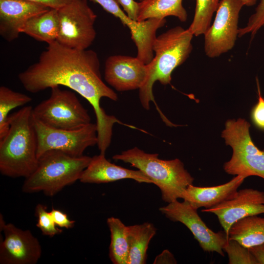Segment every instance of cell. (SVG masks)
I'll return each instance as SVG.
<instances>
[{
  "instance_id": "6da1fadb",
  "label": "cell",
  "mask_w": 264,
  "mask_h": 264,
  "mask_svg": "<svg viewBox=\"0 0 264 264\" xmlns=\"http://www.w3.org/2000/svg\"><path fill=\"white\" fill-rule=\"evenodd\" d=\"M18 78L31 93L63 86L79 94L94 110L98 142L102 144L111 142L113 126L120 122L106 113L100 100L106 97L116 101L118 96L104 82L96 52L69 48L54 41L48 44L36 63L18 74Z\"/></svg>"
},
{
  "instance_id": "7a4b0ae2",
  "label": "cell",
  "mask_w": 264,
  "mask_h": 264,
  "mask_svg": "<svg viewBox=\"0 0 264 264\" xmlns=\"http://www.w3.org/2000/svg\"><path fill=\"white\" fill-rule=\"evenodd\" d=\"M32 107H23L9 114V129L0 139V172L5 176L25 178L38 164V141L32 120Z\"/></svg>"
},
{
  "instance_id": "3957f363",
  "label": "cell",
  "mask_w": 264,
  "mask_h": 264,
  "mask_svg": "<svg viewBox=\"0 0 264 264\" xmlns=\"http://www.w3.org/2000/svg\"><path fill=\"white\" fill-rule=\"evenodd\" d=\"M194 35L187 29L177 26L156 36L154 44V53L152 60L147 64L146 79L139 89V97L142 107L150 109L151 101L154 102L153 93L154 83L169 84L174 70L188 58L193 46Z\"/></svg>"
},
{
  "instance_id": "277c9868",
  "label": "cell",
  "mask_w": 264,
  "mask_h": 264,
  "mask_svg": "<svg viewBox=\"0 0 264 264\" xmlns=\"http://www.w3.org/2000/svg\"><path fill=\"white\" fill-rule=\"evenodd\" d=\"M112 158L141 171L159 188L162 200L168 203L182 198L185 189L194 180L180 159H161L158 154L147 153L136 147L115 154Z\"/></svg>"
},
{
  "instance_id": "5b68a950",
  "label": "cell",
  "mask_w": 264,
  "mask_h": 264,
  "mask_svg": "<svg viewBox=\"0 0 264 264\" xmlns=\"http://www.w3.org/2000/svg\"><path fill=\"white\" fill-rule=\"evenodd\" d=\"M38 159L36 170L25 178L22 190L26 193L43 192L52 197L79 180L91 157H73L60 151L50 150Z\"/></svg>"
},
{
  "instance_id": "8992f818",
  "label": "cell",
  "mask_w": 264,
  "mask_h": 264,
  "mask_svg": "<svg viewBox=\"0 0 264 264\" xmlns=\"http://www.w3.org/2000/svg\"><path fill=\"white\" fill-rule=\"evenodd\" d=\"M250 124L244 119L226 122L222 137L233 149L231 159L223 165L224 171L245 178L257 176L264 179V149L260 150L253 142Z\"/></svg>"
},
{
  "instance_id": "52a82bcc",
  "label": "cell",
  "mask_w": 264,
  "mask_h": 264,
  "mask_svg": "<svg viewBox=\"0 0 264 264\" xmlns=\"http://www.w3.org/2000/svg\"><path fill=\"white\" fill-rule=\"evenodd\" d=\"M50 89V97L33 108V117L47 126L67 130L79 129L91 123L87 110L74 92L60 86Z\"/></svg>"
},
{
  "instance_id": "ba28073f",
  "label": "cell",
  "mask_w": 264,
  "mask_h": 264,
  "mask_svg": "<svg viewBox=\"0 0 264 264\" xmlns=\"http://www.w3.org/2000/svg\"><path fill=\"white\" fill-rule=\"evenodd\" d=\"M59 30L57 41L66 47L87 49L95 39L97 15L87 0H73L57 9Z\"/></svg>"
},
{
  "instance_id": "9c48e42d",
  "label": "cell",
  "mask_w": 264,
  "mask_h": 264,
  "mask_svg": "<svg viewBox=\"0 0 264 264\" xmlns=\"http://www.w3.org/2000/svg\"><path fill=\"white\" fill-rule=\"evenodd\" d=\"M38 141L37 156L47 151L58 150L73 157L84 155L89 147L97 145L96 124L90 123L77 130L58 129L47 126L32 116Z\"/></svg>"
},
{
  "instance_id": "30bf717a",
  "label": "cell",
  "mask_w": 264,
  "mask_h": 264,
  "mask_svg": "<svg viewBox=\"0 0 264 264\" xmlns=\"http://www.w3.org/2000/svg\"><path fill=\"white\" fill-rule=\"evenodd\" d=\"M241 0H221L213 23L204 34L205 54L216 58L232 49L238 37Z\"/></svg>"
},
{
  "instance_id": "8fae6325",
  "label": "cell",
  "mask_w": 264,
  "mask_h": 264,
  "mask_svg": "<svg viewBox=\"0 0 264 264\" xmlns=\"http://www.w3.org/2000/svg\"><path fill=\"white\" fill-rule=\"evenodd\" d=\"M159 210L171 221L185 225L204 251L216 252L224 256L223 247L228 241L225 232H215L210 229L198 215L197 210L189 202L176 200L161 207Z\"/></svg>"
},
{
  "instance_id": "7c38bea8",
  "label": "cell",
  "mask_w": 264,
  "mask_h": 264,
  "mask_svg": "<svg viewBox=\"0 0 264 264\" xmlns=\"http://www.w3.org/2000/svg\"><path fill=\"white\" fill-rule=\"evenodd\" d=\"M0 225L4 236L0 244V264H36L42 255V247L31 231L6 223L1 215Z\"/></svg>"
},
{
  "instance_id": "4fadbf2b",
  "label": "cell",
  "mask_w": 264,
  "mask_h": 264,
  "mask_svg": "<svg viewBox=\"0 0 264 264\" xmlns=\"http://www.w3.org/2000/svg\"><path fill=\"white\" fill-rule=\"evenodd\" d=\"M202 212L214 214L228 237V232L237 221L249 216L264 214V192L253 188L237 191L232 198Z\"/></svg>"
},
{
  "instance_id": "5bb4252c",
  "label": "cell",
  "mask_w": 264,
  "mask_h": 264,
  "mask_svg": "<svg viewBox=\"0 0 264 264\" xmlns=\"http://www.w3.org/2000/svg\"><path fill=\"white\" fill-rule=\"evenodd\" d=\"M147 72V64L137 57L112 55L106 60L104 78L116 90L128 91L140 88Z\"/></svg>"
},
{
  "instance_id": "9a60e30c",
  "label": "cell",
  "mask_w": 264,
  "mask_h": 264,
  "mask_svg": "<svg viewBox=\"0 0 264 264\" xmlns=\"http://www.w3.org/2000/svg\"><path fill=\"white\" fill-rule=\"evenodd\" d=\"M49 9L27 0H0V36L9 42L15 40L29 19Z\"/></svg>"
},
{
  "instance_id": "2e32d148",
  "label": "cell",
  "mask_w": 264,
  "mask_h": 264,
  "mask_svg": "<svg viewBox=\"0 0 264 264\" xmlns=\"http://www.w3.org/2000/svg\"><path fill=\"white\" fill-rule=\"evenodd\" d=\"M124 179H132L140 183L153 184L141 171L128 169L111 163L105 154L91 157L88 167L83 172L79 181L83 183H106Z\"/></svg>"
},
{
  "instance_id": "e0dca14e",
  "label": "cell",
  "mask_w": 264,
  "mask_h": 264,
  "mask_svg": "<svg viewBox=\"0 0 264 264\" xmlns=\"http://www.w3.org/2000/svg\"><path fill=\"white\" fill-rule=\"evenodd\" d=\"M245 178L236 176L225 183L210 187L190 184L184 192L182 199L197 210L202 207L210 208L233 198Z\"/></svg>"
},
{
  "instance_id": "ac0fdd59",
  "label": "cell",
  "mask_w": 264,
  "mask_h": 264,
  "mask_svg": "<svg viewBox=\"0 0 264 264\" xmlns=\"http://www.w3.org/2000/svg\"><path fill=\"white\" fill-rule=\"evenodd\" d=\"M59 30L58 10L50 8L29 19L21 29L20 32L38 41L49 44L57 40Z\"/></svg>"
},
{
  "instance_id": "d6986e66",
  "label": "cell",
  "mask_w": 264,
  "mask_h": 264,
  "mask_svg": "<svg viewBox=\"0 0 264 264\" xmlns=\"http://www.w3.org/2000/svg\"><path fill=\"white\" fill-rule=\"evenodd\" d=\"M129 254L128 264H144L150 241L156 228L152 223L144 222L127 226Z\"/></svg>"
},
{
  "instance_id": "ffe728a7",
  "label": "cell",
  "mask_w": 264,
  "mask_h": 264,
  "mask_svg": "<svg viewBox=\"0 0 264 264\" xmlns=\"http://www.w3.org/2000/svg\"><path fill=\"white\" fill-rule=\"evenodd\" d=\"M228 239L247 248L264 243V218L254 215L237 221L229 230Z\"/></svg>"
},
{
  "instance_id": "44dd1931",
  "label": "cell",
  "mask_w": 264,
  "mask_h": 264,
  "mask_svg": "<svg viewBox=\"0 0 264 264\" xmlns=\"http://www.w3.org/2000/svg\"><path fill=\"white\" fill-rule=\"evenodd\" d=\"M174 16L180 22L186 21L188 15L182 5V0H145L139 1L137 22L149 19H165Z\"/></svg>"
},
{
  "instance_id": "7402d4cb",
  "label": "cell",
  "mask_w": 264,
  "mask_h": 264,
  "mask_svg": "<svg viewBox=\"0 0 264 264\" xmlns=\"http://www.w3.org/2000/svg\"><path fill=\"white\" fill-rule=\"evenodd\" d=\"M107 225L110 233L109 257L114 264H128L129 246L127 226L115 217L107 219Z\"/></svg>"
},
{
  "instance_id": "603a6c76",
  "label": "cell",
  "mask_w": 264,
  "mask_h": 264,
  "mask_svg": "<svg viewBox=\"0 0 264 264\" xmlns=\"http://www.w3.org/2000/svg\"><path fill=\"white\" fill-rule=\"evenodd\" d=\"M31 100L32 98L27 95L14 91L5 86L0 87V139L6 135L9 129L10 111L28 104Z\"/></svg>"
},
{
  "instance_id": "cb8c5ba5",
  "label": "cell",
  "mask_w": 264,
  "mask_h": 264,
  "mask_svg": "<svg viewBox=\"0 0 264 264\" xmlns=\"http://www.w3.org/2000/svg\"><path fill=\"white\" fill-rule=\"evenodd\" d=\"M220 0H196L193 20L188 29L194 36L203 35L211 26L212 19Z\"/></svg>"
},
{
  "instance_id": "d4e9b609",
  "label": "cell",
  "mask_w": 264,
  "mask_h": 264,
  "mask_svg": "<svg viewBox=\"0 0 264 264\" xmlns=\"http://www.w3.org/2000/svg\"><path fill=\"white\" fill-rule=\"evenodd\" d=\"M223 250L228 255L229 264H258L248 248L235 240L228 239Z\"/></svg>"
},
{
  "instance_id": "484cf974",
  "label": "cell",
  "mask_w": 264,
  "mask_h": 264,
  "mask_svg": "<svg viewBox=\"0 0 264 264\" xmlns=\"http://www.w3.org/2000/svg\"><path fill=\"white\" fill-rule=\"evenodd\" d=\"M35 213L38 217L36 226L44 235L53 237L60 234L62 230L56 227L50 212L47 211V207L38 204L35 208Z\"/></svg>"
},
{
  "instance_id": "4316f807",
  "label": "cell",
  "mask_w": 264,
  "mask_h": 264,
  "mask_svg": "<svg viewBox=\"0 0 264 264\" xmlns=\"http://www.w3.org/2000/svg\"><path fill=\"white\" fill-rule=\"evenodd\" d=\"M264 26V0H260L255 12L250 16L246 25L239 29L238 37L250 34L255 36L261 28Z\"/></svg>"
},
{
  "instance_id": "83f0119b",
  "label": "cell",
  "mask_w": 264,
  "mask_h": 264,
  "mask_svg": "<svg viewBox=\"0 0 264 264\" xmlns=\"http://www.w3.org/2000/svg\"><path fill=\"white\" fill-rule=\"evenodd\" d=\"M258 101L251 111V119L259 129L264 131V98L262 96L258 77L256 78Z\"/></svg>"
},
{
  "instance_id": "f1b7e54d",
  "label": "cell",
  "mask_w": 264,
  "mask_h": 264,
  "mask_svg": "<svg viewBox=\"0 0 264 264\" xmlns=\"http://www.w3.org/2000/svg\"><path fill=\"white\" fill-rule=\"evenodd\" d=\"M50 213L55 224L57 226L69 229L74 226L75 221L70 220L67 214L62 211L52 208Z\"/></svg>"
},
{
  "instance_id": "f546056e",
  "label": "cell",
  "mask_w": 264,
  "mask_h": 264,
  "mask_svg": "<svg viewBox=\"0 0 264 264\" xmlns=\"http://www.w3.org/2000/svg\"><path fill=\"white\" fill-rule=\"evenodd\" d=\"M115 0L131 19L137 22L139 12V2H136L134 0Z\"/></svg>"
},
{
  "instance_id": "4dcf8cb0",
  "label": "cell",
  "mask_w": 264,
  "mask_h": 264,
  "mask_svg": "<svg viewBox=\"0 0 264 264\" xmlns=\"http://www.w3.org/2000/svg\"><path fill=\"white\" fill-rule=\"evenodd\" d=\"M44 5L50 8L58 9L67 4L73 0H27Z\"/></svg>"
},
{
  "instance_id": "1f68e13d",
  "label": "cell",
  "mask_w": 264,
  "mask_h": 264,
  "mask_svg": "<svg viewBox=\"0 0 264 264\" xmlns=\"http://www.w3.org/2000/svg\"><path fill=\"white\" fill-rule=\"evenodd\" d=\"M173 254L168 250H164L154 260V264H176Z\"/></svg>"
},
{
  "instance_id": "d6a6232c",
  "label": "cell",
  "mask_w": 264,
  "mask_h": 264,
  "mask_svg": "<svg viewBox=\"0 0 264 264\" xmlns=\"http://www.w3.org/2000/svg\"><path fill=\"white\" fill-rule=\"evenodd\" d=\"M258 264H264V243L248 248Z\"/></svg>"
},
{
  "instance_id": "836d02e7",
  "label": "cell",
  "mask_w": 264,
  "mask_h": 264,
  "mask_svg": "<svg viewBox=\"0 0 264 264\" xmlns=\"http://www.w3.org/2000/svg\"><path fill=\"white\" fill-rule=\"evenodd\" d=\"M243 3L244 6H252L255 5L257 0H241Z\"/></svg>"
},
{
  "instance_id": "e575fe53",
  "label": "cell",
  "mask_w": 264,
  "mask_h": 264,
  "mask_svg": "<svg viewBox=\"0 0 264 264\" xmlns=\"http://www.w3.org/2000/svg\"><path fill=\"white\" fill-rule=\"evenodd\" d=\"M143 0H139V1H143Z\"/></svg>"
}]
</instances>
